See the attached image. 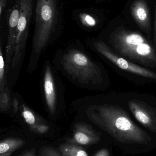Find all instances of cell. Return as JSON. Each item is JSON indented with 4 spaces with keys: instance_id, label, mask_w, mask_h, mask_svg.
<instances>
[{
    "instance_id": "cell-1",
    "label": "cell",
    "mask_w": 156,
    "mask_h": 156,
    "mask_svg": "<svg viewBox=\"0 0 156 156\" xmlns=\"http://www.w3.org/2000/svg\"><path fill=\"white\" fill-rule=\"evenodd\" d=\"M89 119L107 132L117 142L124 144L148 145L152 138L131 120L119 106L104 104L89 108Z\"/></svg>"
},
{
    "instance_id": "cell-2",
    "label": "cell",
    "mask_w": 156,
    "mask_h": 156,
    "mask_svg": "<svg viewBox=\"0 0 156 156\" xmlns=\"http://www.w3.org/2000/svg\"><path fill=\"white\" fill-rule=\"evenodd\" d=\"M110 43L121 55L147 67H156V52L154 46L141 33L123 27L110 37Z\"/></svg>"
},
{
    "instance_id": "cell-3",
    "label": "cell",
    "mask_w": 156,
    "mask_h": 156,
    "mask_svg": "<svg viewBox=\"0 0 156 156\" xmlns=\"http://www.w3.org/2000/svg\"><path fill=\"white\" fill-rule=\"evenodd\" d=\"M58 21L55 0H37L33 52L38 55L47 44Z\"/></svg>"
},
{
    "instance_id": "cell-4",
    "label": "cell",
    "mask_w": 156,
    "mask_h": 156,
    "mask_svg": "<svg viewBox=\"0 0 156 156\" xmlns=\"http://www.w3.org/2000/svg\"><path fill=\"white\" fill-rule=\"evenodd\" d=\"M61 64L66 72L80 83L96 84L102 80L100 68L84 53L79 50H69L65 54Z\"/></svg>"
},
{
    "instance_id": "cell-5",
    "label": "cell",
    "mask_w": 156,
    "mask_h": 156,
    "mask_svg": "<svg viewBox=\"0 0 156 156\" xmlns=\"http://www.w3.org/2000/svg\"><path fill=\"white\" fill-rule=\"evenodd\" d=\"M20 14L17 25L16 43L12 61L13 68L15 67L20 61L25 47L33 12V0H20Z\"/></svg>"
},
{
    "instance_id": "cell-6",
    "label": "cell",
    "mask_w": 156,
    "mask_h": 156,
    "mask_svg": "<svg viewBox=\"0 0 156 156\" xmlns=\"http://www.w3.org/2000/svg\"><path fill=\"white\" fill-rule=\"evenodd\" d=\"M94 46L99 53L116 65L119 68L143 77L156 80V73L119 56L113 52L107 45L102 41L94 42Z\"/></svg>"
},
{
    "instance_id": "cell-7",
    "label": "cell",
    "mask_w": 156,
    "mask_h": 156,
    "mask_svg": "<svg viewBox=\"0 0 156 156\" xmlns=\"http://www.w3.org/2000/svg\"><path fill=\"white\" fill-rule=\"evenodd\" d=\"M131 112L140 123L156 133V109L143 101L133 100L128 102Z\"/></svg>"
},
{
    "instance_id": "cell-8",
    "label": "cell",
    "mask_w": 156,
    "mask_h": 156,
    "mask_svg": "<svg viewBox=\"0 0 156 156\" xmlns=\"http://www.w3.org/2000/svg\"><path fill=\"white\" fill-rule=\"evenodd\" d=\"M20 9V0H16L12 7L8 10L6 16L8 21V35L6 49V61L8 65L12 60L15 48Z\"/></svg>"
},
{
    "instance_id": "cell-9",
    "label": "cell",
    "mask_w": 156,
    "mask_h": 156,
    "mask_svg": "<svg viewBox=\"0 0 156 156\" xmlns=\"http://www.w3.org/2000/svg\"><path fill=\"white\" fill-rule=\"evenodd\" d=\"M132 17L139 28L147 34H150L152 28L150 9L146 0H136L130 7Z\"/></svg>"
},
{
    "instance_id": "cell-10",
    "label": "cell",
    "mask_w": 156,
    "mask_h": 156,
    "mask_svg": "<svg viewBox=\"0 0 156 156\" xmlns=\"http://www.w3.org/2000/svg\"><path fill=\"white\" fill-rule=\"evenodd\" d=\"M100 139V136L90 125L80 122L75 125L73 136L68 142L78 145L88 146L98 143Z\"/></svg>"
},
{
    "instance_id": "cell-11",
    "label": "cell",
    "mask_w": 156,
    "mask_h": 156,
    "mask_svg": "<svg viewBox=\"0 0 156 156\" xmlns=\"http://www.w3.org/2000/svg\"><path fill=\"white\" fill-rule=\"evenodd\" d=\"M44 92L47 105L49 112L54 115L57 104L56 93L54 77L50 66L46 67L44 79Z\"/></svg>"
},
{
    "instance_id": "cell-12",
    "label": "cell",
    "mask_w": 156,
    "mask_h": 156,
    "mask_svg": "<svg viewBox=\"0 0 156 156\" xmlns=\"http://www.w3.org/2000/svg\"><path fill=\"white\" fill-rule=\"evenodd\" d=\"M25 143L18 138H9L0 141V156H9L24 145Z\"/></svg>"
},
{
    "instance_id": "cell-13",
    "label": "cell",
    "mask_w": 156,
    "mask_h": 156,
    "mask_svg": "<svg viewBox=\"0 0 156 156\" xmlns=\"http://www.w3.org/2000/svg\"><path fill=\"white\" fill-rule=\"evenodd\" d=\"M58 150L63 156H89L84 148L70 143L61 145Z\"/></svg>"
},
{
    "instance_id": "cell-14",
    "label": "cell",
    "mask_w": 156,
    "mask_h": 156,
    "mask_svg": "<svg viewBox=\"0 0 156 156\" xmlns=\"http://www.w3.org/2000/svg\"><path fill=\"white\" fill-rule=\"evenodd\" d=\"M23 111L22 112L23 117L24 118L26 122L30 125L31 128L38 124L36 117L34 113L27 108L24 105H23Z\"/></svg>"
},
{
    "instance_id": "cell-15",
    "label": "cell",
    "mask_w": 156,
    "mask_h": 156,
    "mask_svg": "<svg viewBox=\"0 0 156 156\" xmlns=\"http://www.w3.org/2000/svg\"><path fill=\"white\" fill-rule=\"evenodd\" d=\"M80 18L82 23L87 27H93L96 24V21L93 16L86 13H81L80 15Z\"/></svg>"
},
{
    "instance_id": "cell-16",
    "label": "cell",
    "mask_w": 156,
    "mask_h": 156,
    "mask_svg": "<svg viewBox=\"0 0 156 156\" xmlns=\"http://www.w3.org/2000/svg\"><path fill=\"white\" fill-rule=\"evenodd\" d=\"M40 156H63L60 152L54 147H44L39 152Z\"/></svg>"
},
{
    "instance_id": "cell-17",
    "label": "cell",
    "mask_w": 156,
    "mask_h": 156,
    "mask_svg": "<svg viewBox=\"0 0 156 156\" xmlns=\"http://www.w3.org/2000/svg\"><path fill=\"white\" fill-rule=\"evenodd\" d=\"M5 65L2 53L1 45H0V90H2L5 82Z\"/></svg>"
},
{
    "instance_id": "cell-18",
    "label": "cell",
    "mask_w": 156,
    "mask_h": 156,
    "mask_svg": "<svg viewBox=\"0 0 156 156\" xmlns=\"http://www.w3.org/2000/svg\"><path fill=\"white\" fill-rule=\"evenodd\" d=\"M31 128L33 131L37 133L44 134L48 131L49 127L48 126L44 124H38Z\"/></svg>"
},
{
    "instance_id": "cell-19",
    "label": "cell",
    "mask_w": 156,
    "mask_h": 156,
    "mask_svg": "<svg viewBox=\"0 0 156 156\" xmlns=\"http://www.w3.org/2000/svg\"><path fill=\"white\" fill-rule=\"evenodd\" d=\"M94 156H110V152L108 149L104 148L98 151Z\"/></svg>"
},
{
    "instance_id": "cell-20",
    "label": "cell",
    "mask_w": 156,
    "mask_h": 156,
    "mask_svg": "<svg viewBox=\"0 0 156 156\" xmlns=\"http://www.w3.org/2000/svg\"><path fill=\"white\" fill-rule=\"evenodd\" d=\"M8 1V0H0V18L2 12L5 8Z\"/></svg>"
},
{
    "instance_id": "cell-21",
    "label": "cell",
    "mask_w": 156,
    "mask_h": 156,
    "mask_svg": "<svg viewBox=\"0 0 156 156\" xmlns=\"http://www.w3.org/2000/svg\"><path fill=\"white\" fill-rule=\"evenodd\" d=\"M20 156H36V151L35 149H31L30 150L24 152Z\"/></svg>"
},
{
    "instance_id": "cell-22",
    "label": "cell",
    "mask_w": 156,
    "mask_h": 156,
    "mask_svg": "<svg viewBox=\"0 0 156 156\" xmlns=\"http://www.w3.org/2000/svg\"><path fill=\"white\" fill-rule=\"evenodd\" d=\"M154 43L156 45V11H155V25H154Z\"/></svg>"
},
{
    "instance_id": "cell-23",
    "label": "cell",
    "mask_w": 156,
    "mask_h": 156,
    "mask_svg": "<svg viewBox=\"0 0 156 156\" xmlns=\"http://www.w3.org/2000/svg\"><path fill=\"white\" fill-rule=\"evenodd\" d=\"M17 107H18V102L16 101V99H14V107H15V111L16 112Z\"/></svg>"
},
{
    "instance_id": "cell-24",
    "label": "cell",
    "mask_w": 156,
    "mask_h": 156,
    "mask_svg": "<svg viewBox=\"0 0 156 156\" xmlns=\"http://www.w3.org/2000/svg\"><path fill=\"white\" fill-rule=\"evenodd\" d=\"M40 156V155H39V156Z\"/></svg>"
}]
</instances>
